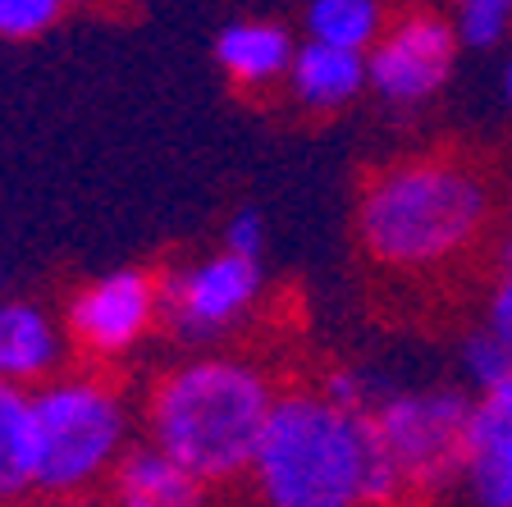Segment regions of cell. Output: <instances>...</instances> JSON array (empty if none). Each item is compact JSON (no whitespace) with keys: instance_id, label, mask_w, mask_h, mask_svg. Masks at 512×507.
<instances>
[{"instance_id":"cell-11","label":"cell","mask_w":512,"mask_h":507,"mask_svg":"<svg viewBox=\"0 0 512 507\" xmlns=\"http://www.w3.org/2000/svg\"><path fill=\"white\" fill-rule=\"evenodd\" d=\"M115 507H206L211 485L183 462H174L165 448L142 444L128 448L106 480Z\"/></svg>"},{"instance_id":"cell-10","label":"cell","mask_w":512,"mask_h":507,"mask_svg":"<svg viewBox=\"0 0 512 507\" xmlns=\"http://www.w3.org/2000/svg\"><path fill=\"white\" fill-rule=\"evenodd\" d=\"M69 334L42 302L28 297H0V384L37 389L42 380L60 375Z\"/></svg>"},{"instance_id":"cell-25","label":"cell","mask_w":512,"mask_h":507,"mask_svg":"<svg viewBox=\"0 0 512 507\" xmlns=\"http://www.w3.org/2000/svg\"><path fill=\"white\" fill-rule=\"evenodd\" d=\"M508 206H512V197H508Z\"/></svg>"},{"instance_id":"cell-14","label":"cell","mask_w":512,"mask_h":507,"mask_svg":"<svg viewBox=\"0 0 512 507\" xmlns=\"http://www.w3.org/2000/svg\"><path fill=\"white\" fill-rule=\"evenodd\" d=\"M32 498H37L32 389L0 384V507H23Z\"/></svg>"},{"instance_id":"cell-8","label":"cell","mask_w":512,"mask_h":507,"mask_svg":"<svg viewBox=\"0 0 512 507\" xmlns=\"http://www.w3.org/2000/svg\"><path fill=\"white\" fill-rule=\"evenodd\" d=\"M64 334L69 348L87 361H119L142 348L160 329V275L142 265H119L87 279L64 302Z\"/></svg>"},{"instance_id":"cell-6","label":"cell","mask_w":512,"mask_h":507,"mask_svg":"<svg viewBox=\"0 0 512 507\" xmlns=\"http://www.w3.org/2000/svg\"><path fill=\"white\" fill-rule=\"evenodd\" d=\"M266 297V261L211 252L160 270V325L179 343H215L238 329Z\"/></svg>"},{"instance_id":"cell-23","label":"cell","mask_w":512,"mask_h":507,"mask_svg":"<svg viewBox=\"0 0 512 507\" xmlns=\"http://www.w3.org/2000/svg\"><path fill=\"white\" fill-rule=\"evenodd\" d=\"M51 507H96L92 498H60V503H51Z\"/></svg>"},{"instance_id":"cell-4","label":"cell","mask_w":512,"mask_h":507,"mask_svg":"<svg viewBox=\"0 0 512 507\" xmlns=\"http://www.w3.org/2000/svg\"><path fill=\"white\" fill-rule=\"evenodd\" d=\"M37 425V498H87L128 453V402L96 370H60L32 389Z\"/></svg>"},{"instance_id":"cell-5","label":"cell","mask_w":512,"mask_h":507,"mask_svg":"<svg viewBox=\"0 0 512 507\" xmlns=\"http://www.w3.org/2000/svg\"><path fill=\"white\" fill-rule=\"evenodd\" d=\"M375 444L398 466L412 498L439 494L462 480V439H467L471 393L458 384L384 393L371 412Z\"/></svg>"},{"instance_id":"cell-15","label":"cell","mask_w":512,"mask_h":507,"mask_svg":"<svg viewBox=\"0 0 512 507\" xmlns=\"http://www.w3.org/2000/svg\"><path fill=\"white\" fill-rule=\"evenodd\" d=\"M307 37L311 42L348 46V51H371L380 42L384 23V0H307Z\"/></svg>"},{"instance_id":"cell-7","label":"cell","mask_w":512,"mask_h":507,"mask_svg":"<svg viewBox=\"0 0 512 507\" xmlns=\"http://www.w3.org/2000/svg\"><path fill=\"white\" fill-rule=\"evenodd\" d=\"M458 32L439 10H407L384 23L380 42L366 51V92L394 110H421L448 87L458 69Z\"/></svg>"},{"instance_id":"cell-1","label":"cell","mask_w":512,"mask_h":507,"mask_svg":"<svg viewBox=\"0 0 512 507\" xmlns=\"http://www.w3.org/2000/svg\"><path fill=\"white\" fill-rule=\"evenodd\" d=\"M247 476L261 507H403L412 498L375 444L371 416L320 389L279 393Z\"/></svg>"},{"instance_id":"cell-2","label":"cell","mask_w":512,"mask_h":507,"mask_svg":"<svg viewBox=\"0 0 512 507\" xmlns=\"http://www.w3.org/2000/svg\"><path fill=\"white\" fill-rule=\"evenodd\" d=\"M494 220L490 179L462 156H403L357 197V243L384 270L430 275L476 247Z\"/></svg>"},{"instance_id":"cell-16","label":"cell","mask_w":512,"mask_h":507,"mask_svg":"<svg viewBox=\"0 0 512 507\" xmlns=\"http://www.w3.org/2000/svg\"><path fill=\"white\" fill-rule=\"evenodd\" d=\"M448 19L462 51H499L512 37V0H453Z\"/></svg>"},{"instance_id":"cell-19","label":"cell","mask_w":512,"mask_h":507,"mask_svg":"<svg viewBox=\"0 0 512 507\" xmlns=\"http://www.w3.org/2000/svg\"><path fill=\"white\" fill-rule=\"evenodd\" d=\"M316 389L325 393L330 402L348 407V412H371L375 402L389 393V389H380V384H375L366 370H357V366H334V370H325Z\"/></svg>"},{"instance_id":"cell-20","label":"cell","mask_w":512,"mask_h":507,"mask_svg":"<svg viewBox=\"0 0 512 507\" xmlns=\"http://www.w3.org/2000/svg\"><path fill=\"white\" fill-rule=\"evenodd\" d=\"M485 329L512 352V233L499 247V275H494L490 302H485Z\"/></svg>"},{"instance_id":"cell-17","label":"cell","mask_w":512,"mask_h":507,"mask_svg":"<svg viewBox=\"0 0 512 507\" xmlns=\"http://www.w3.org/2000/svg\"><path fill=\"white\" fill-rule=\"evenodd\" d=\"M458 366H462V380H467L471 393L494 389V384L512 380V352L503 348V343H499V338H494L485 325L471 329V334L462 338Z\"/></svg>"},{"instance_id":"cell-12","label":"cell","mask_w":512,"mask_h":507,"mask_svg":"<svg viewBox=\"0 0 512 507\" xmlns=\"http://www.w3.org/2000/svg\"><path fill=\"white\" fill-rule=\"evenodd\" d=\"M288 96L311 115H339L366 92V51L330 42H298L284 78Z\"/></svg>"},{"instance_id":"cell-13","label":"cell","mask_w":512,"mask_h":507,"mask_svg":"<svg viewBox=\"0 0 512 507\" xmlns=\"http://www.w3.org/2000/svg\"><path fill=\"white\" fill-rule=\"evenodd\" d=\"M293 32L275 19H234L215 32V64L243 92H266L284 83L293 64Z\"/></svg>"},{"instance_id":"cell-24","label":"cell","mask_w":512,"mask_h":507,"mask_svg":"<svg viewBox=\"0 0 512 507\" xmlns=\"http://www.w3.org/2000/svg\"><path fill=\"white\" fill-rule=\"evenodd\" d=\"M87 5H96V0H87Z\"/></svg>"},{"instance_id":"cell-3","label":"cell","mask_w":512,"mask_h":507,"mask_svg":"<svg viewBox=\"0 0 512 507\" xmlns=\"http://www.w3.org/2000/svg\"><path fill=\"white\" fill-rule=\"evenodd\" d=\"M279 389L247 357L202 352L160 370L147 389V439L206 485H234L252 471Z\"/></svg>"},{"instance_id":"cell-9","label":"cell","mask_w":512,"mask_h":507,"mask_svg":"<svg viewBox=\"0 0 512 507\" xmlns=\"http://www.w3.org/2000/svg\"><path fill=\"white\" fill-rule=\"evenodd\" d=\"M458 485L471 507H512V380L471 393Z\"/></svg>"},{"instance_id":"cell-22","label":"cell","mask_w":512,"mask_h":507,"mask_svg":"<svg viewBox=\"0 0 512 507\" xmlns=\"http://www.w3.org/2000/svg\"><path fill=\"white\" fill-rule=\"evenodd\" d=\"M503 101L512 106V55H508V64H503Z\"/></svg>"},{"instance_id":"cell-21","label":"cell","mask_w":512,"mask_h":507,"mask_svg":"<svg viewBox=\"0 0 512 507\" xmlns=\"http://www.w3.org/2000/svg\"><path fill=\"white\" fill-rule=\"evenodd\" d=\"M220 247L234 256H247V261H266V220H261V211L243 206V211L229 215Z\"/></svg>"},{"instance_id":"cell-18","label":"cell","mask_w":512,"mask_h":507,"mask_svg":"<svg viewBox=\"0 0 512 507\" xmlns=\"http://www.w3.org/2000/svg\"><path fill=\"white\" fill-rule=\"evenodd\" d=\"M64 10L69 0H0V42H37Z\"/></svg>"}]
</instances>
